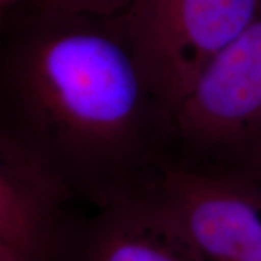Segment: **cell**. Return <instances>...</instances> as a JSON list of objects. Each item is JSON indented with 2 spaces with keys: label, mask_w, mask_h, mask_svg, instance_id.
Here are the masks:
<instances>
[{
  "label": "cell",
  "mask_w": 261,
  "mask_h": 261,
  "mask_svg": "<svg viewBox=\"0 0 261 261\" xmlns=\"http://www.w3.org/2000/svg\"><path fill=\"white\" fill-rule=\"evenodd\" d=\"M54 171L0 134V250L22 261H70L83 216Z\"/></svg>",
  "instance_id": "cell-5"
},
{
  "label": "cell",
  "mask_w": 261,
  "mask_h": 261,
  "mask_svg": "<svg viewBox=\"0 0 261 261\" xmlns=\"http://www.w3.org/2000/svg\"><path fill=\"white\" fill-rule=\"evenodd\" d=\"M152 183L83 216L70 261H205Z\"/></svg>",
  "instance_id": "cell-6"
},
{
  "label": "cell",
  "mask_w": 261,
  "mask_h": 261,
  "mask_svg": "<svg viewBox=\"0 0 261 261\" xmlns=\"http://www.w3.org/2000/svg\"><path fill=\"white\" fill-rule=\"evenodd\" d=\"M260 10L261 0H135L121 15L144 74L173 116L203 70Z\"/></svg>",
  "instance_id": "cell-3"
},
{
  "label": "cell",
  "mask_w": 261,
  "mask_h": 261,
  "mask_svg": "<svg viewBox=\"0 0 261 261\" xmlns=\"http://www.w3.org/2000/svg\"><path fill=\"white\" fill-rule=\"evenodd\" d=\"M45 0H0L2 31L22 19L38 13L44 8Z\"/></svg>",
  "instance_id": "cell-8"
},
{
  "label": "cell",
  "mask_w": 261,
  "mask_h": 261,
  "mask_svg": "<svg viewBox=\"0 0 261 261\" xmlns=\"http://www.w3.org/2000/svg\"><path fill=\"white\" fill-rule=\"evenodd\" d=\"M2 32L0 134L94 209L148 187L170 159L171 115L121 13L38 12Z\"/></svg>",
  "instance_id": "cell-1"
},
{
  "label": "cell",
  "mask_w": 261,
  "mask_h": 261,
  "mask_svg": "<svg viewBox=\"0 0 261 261\" xmlns=\"http://www.w3.org/2000/svg\"><path fill=\"white\" fill-rule=\"evenodd\" d=\"M205 261H261V183L167 160L152 183Z\"/></svg>",
  "instance_id": "cell-4"
},
{
  "label": "cell",
  "mask_w": 261,
  "mask_h": 261,
  "mask_svg": "<svg viewBox=\"0 0 261 261\" xmlns=\"http://www.w3.org/2000/svg\"><path fill=\"white\" fill-rule=\"evenodd\" d=\"M243 176L248 178H252V180H255V181H258L261 183V157L254 164H252L251 167L248 168L245 173H244Z\"/></svg>",
  "instance_id": "cell-9"
},
{
  "label": "cell",
  "mask_w": 261,
  "mask_h": 261,
  "mask_svg": "<svg viewBox=\"0 0 261 261\" xmlns=\"http://www.w3.org/2000/svg\"><path fill=\"white\" fill-rule=\"evenodd\" d=\"M261 157V10L199 75L171 116L170 160L218 174Z\"/></svg>",
  "instance_id": "cell-2"
},
{
  "label": "cell",
  "mask_w": 261,
  "mask_h": 261,
  "mask_svg": "<svg viewBox=\"0 0 261 261\" xmlns=\"http://www.w3.org/2000/svg\"><path fill=\"white\" fill-rule=\"evenodd\" d=\"M135 0H45L39 12L80 13L96 16H115L129 8Z\"/></svg>",
  "instance_id": "cell-7"
}]
</instances>
